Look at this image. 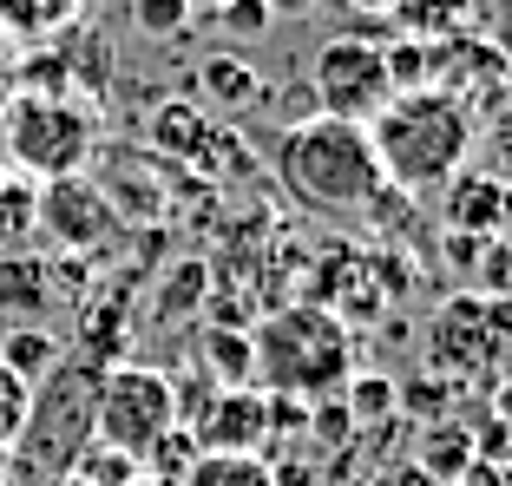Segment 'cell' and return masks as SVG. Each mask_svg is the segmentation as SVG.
<instances>
[{
	"instance_id": "6da1fadb",
	"label": "cell",
	"mask_w": 512,
	"mask_h": 486,
	"mask_svg": "<svg viewBox=\"0 0 512 486\" xmlns=\"http://www.w3.org/2000/svg\"><path fill=\"white\" fill-rule=\"evenodd\" d=\"M276 178H283L309 211L342 217V224L375 217L381 204H388V191H394V184L381 178V158H375V145H368V125L329 119V112L283 125V138H276Z\"/></svg>"
},
{
	"instance_id": "7a4b0ae2",
	"label": "cell",
	"mask_w": 512,
	"mask_h": 486,
	"mask_svg": "<svg viewBox=\"0 0 512 486\" xmlns=\"http://www.w3.org/2000/svg\"><path fill=\"white\" fill-rule=\"evenodd\" d=\"M368 145L394 191H440L473 158L480 125H473V106L453 99L447 86H407L368 119Z\"/></svg>"
},
{
	"instance_id": "3957f363",
	"label": "cell",
	"mask_w": 512,
	"mask_h": 486,
	"mask_svg": "<svg viewBox=\"0 0 512 486\" xmlns=\"http://www.w3.org/2000/svg\"><path fill=\"white\" fill-rule=\"evenodd\" d=\"M250 355H256V381L270 395H342L348 362H355V335L329 309L289 303L250 335Z\"/></svg>"
},
{
	"instance_id": "277c9868",
	"label": "cell",
	"mask_w": 512,
	"mask_h": 486,
	"mask_svg": "<svg viewBox=\"0 0 512 486\" xmlns=\"http://www.w3.org/2000/svg\"><path fill=\"white\" fill-rule=\"evenodd\" d=\"M99 145V112L79 92H14L7 106V158L20 178H73Z\"/></svg>"
},
{
	"instance_id": "5b68a950",
	"label": "cell",
	"mask_w": 512,
	"mask_h": 486,
	"mask_svg": "<svg viewBox=\"0 0 512 486\" xmlns=\"http://www.w3.org/2000/svg\"><path fill=\"white\" fill-rule=\"evenodd\" d=\"M92 427H99V441L112 454L151 460L178 434V388H171V375H158V368H112V375H99Z\"/></svg>"
},
{
	"instance_id": "8992f818",
	"label": "cell",
	"mask_w": 512,
	"mask_h": 486,
	"mask_svg": "<svg viewBox=\"0 0 512 486\" xmlns=\"http://www.w3.org/2000/svg\"><path fill=\"white\" fill-rule=\"evenodd\" d=\"M427 362L460 381H499L512 368V303L499 296H453L427 329Z\"/></svg>"
},
{
	"instance_id": "52a82bcc",
	"label": "cell",
	"mask_w": 512,
	"mask_h": 486,
	"mask_svg": "<svg viewBox=\"0 0 512 486\" xmlns=\"http://www.w3.org/2000/svg\"><path fill=\"white\" fill-rule=\"evenodd\" d=\"M92 368H66V375H46L27 395V421H20V467L33 473H66L73 454L86 447L92 427Z\"/></svg>"
},
{
	"instance_id": "ba28073f",
	"label": "cell",
	"mask_w": 512,
	"mask_h": 486,
	"mask_svg": "<svg viewBox=\"0 0 512 486\" xmlns=\"http://www.w3.org/2000/svg\"><path fill=\"white\" fill-rule=\"evenodd\" d=\"M309 86H316V106L329 119H355L368 125L381 106L394 99V73H388V46L355 40V33H335L329 46L309 66Z\"/></svg>"
},
{
	"instance_id": "9c48e42d",
	"label": "cell",
	"mask_w": 512,
	"mask_h": 486,
	"mask_svg": "<svg viewBox=\"0 0 512 486\" xmlns=\"http://www.w3.org/2000/svg\"><path fill=\"white\" fill-rule=\"evenodd\" d=\"M33 217L46 224V237L66 243V250H99V243L119 237L125 217L112 211V198L99 191V178H86V171H73V178H53L33 198Z\"/></svg>"
},
{
	"instance_id": "30bf717a",
	"label": "cell",
	"mask_w": 512,
	"mask_h": 486,
	"mask_svg": "<svg viewBox=\"0 0 512 486\" xmlns=\"http://www.w3.org/2000/svg\"><path fill=\"white\" fill-rule=\"evenodd\" d=\"M276 427V401L263 388H217L204 408H197V434H204V454H256Z\"/></svg>"
},
{
	"instance_id": "8fae6325",
	"label": "cell",
	"mask_w": 512,
	"mask_h": 486,
	"mask_svg": "<svg viewBox=\"0 0 512 486\" xmlns=\"http://www.w3.org/2000/svg\"><path fill=\"white\" fill-rule=\"evenodd\" d=\"M440 217H447V237H506L512 184L499 178V171L460 165L447 184H440Z\"/></svg>"
},
{
	"instance_id": "7c38bea8",
	"label": "cell",
	"mask_w": 512,
	"mask_h": 486,
	"mask_svg": "<svg viewBox=\"0 0 512 486\" xmlns=\"http://www.w3.org/2000/svg\"><path fill=\"white\" fill-rule=\"evenodd\" d=\"M211 112L197 106V99H165V106L145 119V145L151 158H165V165H197L204 145H211Z\"/></svg>"
},
{
	"instance_id": "4fadbf2b",
	"label": "cell",
	"mask_w": 512,
	"mask_h": 486,
	"mask_svg": "<svg viewBox=\"0 0 512 486\" xmlns=\"http://www.w3.org/2000/svg\"><path fill=\"white\" fill-rule=\"evenodd\" d=\"M197 92H204L217 112H250L256 99H263V73H256L243 53H211V60L197 66Z\"/></svg>"
},
{
	"instance_id": "5bb4252c",
	"label": "cell",
	"mask_w": 512,
	"mask_h": 486,
	"mask_svg": "<svg viewBox=\"0 0 512 486\" xmlns=\"http://www.w3.org/2000/svg\"><path fill=\"white\" fill-rule=\"evenodd\" d=\"M453 263L473 283V296L512 303V243L506 237H453Z\"/></svg>"
},
{
	"instance_id": "9a60e30c",
	"label": "cell",
	"mask_w": 512,
	"mask_h": 486,
	"mask_svg": "<svg viewBox=\"0 0 512 486\" xmlns=\"http://www.w3.org/2000/svg\"><path fill=\"white\" fill-rule=\"evenodd\" d=\"M53 303V283L33 257L0 250V322H40V309Z\"/></svg>"
},
{
	"instance_id": "2e32d148",
	"label": "cell",
	"mask_w": 512,
	"mask_h": 486,
	"mask_svg": "<svg viewBox=\"0 0 512 486\" xmlns=\"http://www.w3.org/2000/svg\"><path fill=\"white\" fill-rule=\"evenodd\" d=\"M0 368L27 388H40L53 368H60V335L40 329V322H14V329L0 335Z\"/></svg>"
},
{
	"instance_id": "e0dca14e",
	"label": "cell",
	"mask_w": 512,
	"mask_h": 486,
	"mask_svg": "<svg viewBox=\"0 0 512 486\" xmlns=\"http://www.w3.org/2000/svg\"><path fill=\"white\" fill-rule=\"evenodd\" d=\"M73 20H79V0H0V33L27 40V46L73 33Z\"/></svg>"
},
{
	"instance_id": "ac0fdd59",
	"label": "cell",
	"mask_w": 512,
	"mask_h": 486,
	"mask_svg": "<svg viewBox=\"0 0 512 486\" xmlns=\"http://www.w3.org/2000/svg\"><path fill=\"white\" fill-rule=\"evenodd\" d=\"M184 486H276L263 454H191Z\"/></svg>"
},
{
	"instance_id": "d6986e66",
	"label": "cell",
	"mask_w": 512,
	"mask_h": 486,
	"mask_svg": "<svg viewBox=\"0 0 512 486\" xmlns=\"http://www.w3.org/2000/svg\"><path fill=\"white\" fill-rule=\"evenodd\" d=\"M204 355H211V368H217V388H256L250 335H237V329H204Z\"/></svg>"
},
{
	"instance_id": "ffe728a7",
	"label": "cell",
	"mask_w": 512,
	"mask_h": 486,
	"mask_svg": "<svg viewBox=\"0 0 512 486\" xmlns=\"http://www.w3.org/2000/svg\"><path fill=\"white\" fill-rule=\"evenodd\" d=\"M191 20L197 14L184 7V0H132V27L145 33V40H178Z\"/></svg>"
},
{
	"instance_id": "44dd1931",
	"label": "cell",
	"mask_w": 512,
	"mask_h": 486,
	"mask_svg": "<svg viewBox=\"0 0 512 486\" xmlns=\"http://www.w3.org/2000/svg\"><path fill=\"white\" fill-rule=\"evenodd\" d=\"M204 289H211V270L204 263H178L165 283V296H158V316H178V309H197L204 303Z\"/></svg>"
},
{
	"instance_id": "7402d4cb",
	"label": "cell",
	"mask_w": 512,
	"mask_h": 486,
	"mask_svg": "<svg viewBox=\"0 0 512 486\" xmlns=\"http://www.w3.org/2000/svg\"><path fill=\"white\" fill-rule=\"evenodd\" d=\"M211 20H224L230 33H243V40H256V33H270V0H224V7H217Z\"/></svg>"
},
{
	"instance_id": "603a6c76",
	"label": "cell",
	"mask_w": 512,
	"mask_h": 486,
	"mask_svg": "<svg viewBox=\"0 0 512 486\" xmlns=\"http://www.w3.org/2000/svg\"><path fill=\"white\" fill-rule=\"evenodd\" d=\"M348 388V414H388L394 408V388L381 375H355V381H342Z\"/></svg>"
},
{
	"instance_id": "cb8c5ba5",
	"label": "cell",
	"mask_w": 512,
	"mask_h": 486,
	"mask_svg": "<svg viewBox=\"0 0 512 486\" xmlns=\"http://www.w3.org/2000/svg\"><path fill=\"white\" fill-rule=\"evenodd\" d=\"M322 0H270V14H289V20H302V14H316Z\"/></svg>"
},
{
	"instance_id": "d4e9b609",
	"label": "cell",
	"mask_w": 512,
	"mask_h": 486,
	"mask_svg": "<svg viewBox=\"0 0 512 486\" xmlns=\"http://www.w3.org/2000/svg\"><path fill=\"white\" fill-rule=\"evenodd\" d=\"M14 92H20V73H14V66H7V60H0V112L14 106Z\"/></svg>"
},
{
	"instance_id": "484cf974",
	"label": "cell",
	"mask_w": 512,
	"mask_h": 486,
	"mask_svg": "<svg viewBox=\"0 0 512 486\" xmlns=\"http://www.w3.org/2000/svg\"><path fill=\"white\" fill-rule=\"evenodd\" d=\"M348 7H362V14H388L394 0H348Z\"/></svg>"
},
{
	"instance_id": "4316f807",
	"label": "cell",
	"mask_w": 512,
	"mask_h": 486,
	"mask_svg": "<svg viewBox=\"0 0 512 486\" xmlns=\"http://www.w3.org/2000/svg\"><path fill=\"white\" fill-rule=\"evenodd\" d=\"M184 7H191V14H217V7H224V0H184Z\"/></svg>"
}]
</instances>
